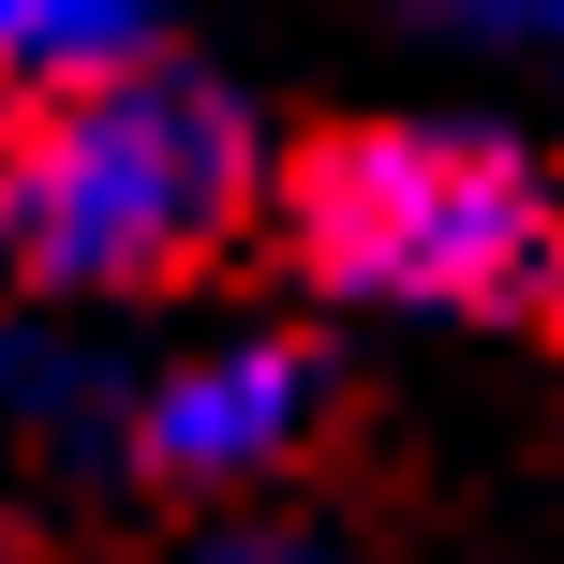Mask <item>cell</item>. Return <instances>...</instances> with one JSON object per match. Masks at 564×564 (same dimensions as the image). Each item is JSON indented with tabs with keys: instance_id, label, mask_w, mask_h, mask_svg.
<instances>
[{
	"instance_id": "3957f363",
	"label": "cell",
	"mask_w": 564,
	"mask_h": 564,
	"mask_svg": "<svg viewBox=\"0 0 564 564\" xmlns=\"http://www.w3.org/2000/svg\"><path fill=\"white\" fill-rule=\"evenodd\" d=\"M312 416H327V357L297 327H224V341H178V357H134L119 476H149V490H268L312 446Z\"/></svg>"
},
{
	"instance_id": "277c9868",
	"label": "cell",
	"mask_w": 564,
	"mask_h": 564,
	"mask_svg": "<svg viewBox=\"0 0 564 564\" xmlns=\"http://www.w3.org/2000/svg\"><path fill=\"white\" fill-rule=\"evenodd\" d=\"M119 401H134V357L75 312H30L0 327V446L15 460H59V476H119Z\"/></svg>"
},
{
	"instance_id": "52a82bcc",
	"label": "cell",
	"mask_w": 564,
	"mask_h": 564,
	"mask_svg": "<svg viewBox=\"0 0 564 564\" xmlns=\"http://www.w3.org/2000/svg\"><path fill=\"white\" fill-rule=\"evenodd\" d=\"M194 564H341L327 535H282V520H238V535H208Z\"/></svg>"
},
{
	"instance_id": "7a4b0ae2",
	"label": "cell",
	"mask_w": 564,
	"mask_h": 564,
	"mask_svg": "<svg viewBox=\"0 0 564 564\" xmlns=\"http://www.w3.org/2000/svg\"><path fill=\"white\" fill-rule=\"evenodd\" d=\"M312 297L387 327H550L564 312V178L506 119H357L282 194Z\"/></svg>"
},
{
	"instance_id": "6da1fadb",
	"label": "cell",
	"mask_w": 564,
	"mask_h": 564,
	"mask_svg": "<svg viewBox=\"0 0 564 564\" xmlns=\"http://www.w3.org/2000/svg\"><path fill=\"white\" fill-rule=\"evenodd\" d=\"M268 134L224 75H194L178 45L89 59L59 89H15L0 119V268L59 312L164 297L253 224Z\"/></svg>"
},
{
	"instance_id": "8992f818",
	"label": "cell",
	"mask_w": 564,
	"mask_h": 564,
	"mask_svg": "<svg viewBox=\"0 0 564 564\" xmlns=\"http://www.w3.org/2000/svg\"><path fill=\"white\" fill-rule=\"evenodd\" d=\"M401 30H431V45H460V59H506V75H550L564 89V0H401Z\"/></svg>"
},
{
	"instance_id": "5b68a950",
	"label": "cell",
	"mask_w": 564,
	"mask_h": 564,
	"mask_svg": "<svg viewBox=\"0 0 564 564\" xmlns=\"http://www.w3.org/2000/svg\"><path fill=\"white\" fill-rule=\"evenodd\" d=\"M164 15H178V0H0V105H15V89L89 75V59L164 45Z\"/></svg>"
}]
</instances>
